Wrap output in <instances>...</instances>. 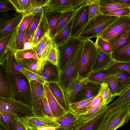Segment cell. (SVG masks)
I'll return each instance as SVG.
<instances>
[{"mask_svg": "<svg viewBox=\"0 0 130 130\" xmlns=\"http://www.w3.org/2000/svg\"><path fill=\"white\" fill-rule=\"evenodd\" d=\"M119 17L102 14L89 21L77 37L83 41L97 37Z\"/></svg>", "mask_w": 130, "mask_h": 130, "instance_id": "obj_1", "label": "cell"}, {"mask_svg": "<svg viewBox=\"0 0 130 130\" xmlns=\"http://www.w3.org/2000/svg\"><path fill=\"white\" fill-rule=\"evenodd\" d=\"M84 41L78 73L79 76L87 78L92 72L96 57L97 50L95 43L90 39Z\"/></svg>", "mask_w": 130, "mask_h": 130, "instance_id": "obj_2", "label": "cell"}, {"mask_svg": "<svg viewBox=\"0 0 130 130\" xmlns=\"http://www.w3.org/2000/svg\"><path fill=\"white\" fill-rule=\"evenodd\" d=\"M83 41L77 37L71 36L64 43L57 47L59 55L58 67L60 73L70 63Z\"/></svg>", "mask_w": 130, "mask_h": 130, "instance_id": "obj_3", "label": "cell"}, {"mask_svg": "<svg viewBox=\"0 0 130 130\" xmlns=\"http://www.w3.org/2000/svg\"><path fill=\"white\" fill-rule=\"evenodd\" d=\"M10 75L14 88V99L32 108L31 86L28 78L22 73L13 74Z\"/></svg>", "mask_w": 130, "mask_h": 130, "instance_id": "obj_4", "label": "cell"}, {"mask_svg": "<svg viewBox=\"0 0 130 130\" xmlns=\"http://www.w3.org/2000/svg\"><path fill=\"white\" fill-rule=\"evenodd\" d=\"M84 41H83L76 54L65 70L60 73L58 83L64 90L79 76V69Z\"/></svg>", "mask_w": 130, "mask_h": 130, "instance_id": "obj_5", "label": "cell"}, {"mask_svg": "<svg viewBox=\"0 0 130 130\" xmlns=\"http://www.w3.org/2000/svg\"><path fill=\"white\" fill-rule=\"evenodd\" d=\"M0 112L9 113L20 118L34 115L31 107L13 99L0 97Z\"/></svg>", "mask_w": 130, "mask_h": 130, "instance_id": "obj_6", "label": "cell"}, {"mask_svg": "<svg viewBox=\"0 0 130 130\" xmlns=\"http://www.w3.org/2000/svg\"><path fill=\"white\" fill-rule=\"evenodd\" d=\"M130 120V105L110 111L101 130H116Z\"/></svg>", "mask_w": 130, "mask_h": 130, "instance_id": "obj_7", "label": "cell"}, {"mask_svg": "<svg viewBox=\"0 0 130 130\" xmlns=\"http://www.w3.org/2000/svg\"><path fill=\"white\" fill-rule=\"evenodd\" d=\"M130 31V15L121 16L119 17L98 37L109 42L117 36Z\"/></svg>", "mask_w": 130, "mask_h": 130, "instance_id": "obj_8", "label": "cell"}, {"mask_svg": "<svg viewBox=\"0 0 130 130\" xmlns=\"http://www.w3.org/2000/svg\"><path fill=\"white\" fill-rule=\"evenodd\" d=\"M32 99V108L34 115L47 116L44 105L45 97L44 85L35 80L30 82Z\"/></svg>", "mask_w": 130, "mask_h": 130, "instance_id": "obj_9", "label": "cell"}, {"mask_svg": "<svg viewBox=\"0 0 130 130\" xmlns=\"http://www.w3.org/2000/svg\"><path fill=\"white\" fill-rule=\"evenodd\" d=\"M88 11V3L76 10L73 18L71 31V37H78L86 25L89 21Z\"/></svg>", "mask_w": 130, "mask_h": 130, "instance_id": "obj_10", "label": "cell"}, {"mask_svg": "<svg viewBox=\"0 0 130 130\" xmlns=\"http://www.w3.org/2000/svg\"><path fill=\"white\" fill-rule=\"evenodd\" d=\"M28 130H37L44 127H57L59 124L54 119L47 116H37L35 115L20 118Z\"/></svg>", "mask_w": 130, "mask_h": 130, "instance_id": "obj_11", "label": "cell"}, {"mask_svg": "<svg viewBox=\"0 0 130 130\" xmlns=\"http://www.w3.org/2000/svg\"><path fill=\"white\" fill-rule=\"evenodd\" d=\"M89 0H49L48 6L49 11L61 12L76 10L88 3Z\"/></svg>", "mask_w": 130, "mask_h": 130, "instance_id": "obj_12", "label": "cell"}, {"mask_svg": "<svg viewBox=\"0 0 130 130\" xmlns=\"http://www.w3.org/2000/svg\"><path fill=\"white\" fill-rule=\"evenodd\" d=\"M110 112L107 105L92 118L76 125L74 130H101Z\"/></svg>", "mask_w": 130, "mask_h": 130, "instance_id": "obj_13", "label": "cell"}, {"mask_svg": "<svg viewBox=\"0 0 130 130\" xmlns=\"http://www.w3.org/2000/svg\"><path fill=\"white\" fill-rule=\"evenodd\" d=\"M15 91L10 75L0 64V97L14 99Z\"/></svg>", "mask_w": 130, "mask_h": 130, "instance_id": "obj_14", "label": "cell"}, {"mask_svg": "<svg viewBox=\"0 0 130 130\" xmlns=\"http://www.w3.org/2000/svg\"><path fill=\"white\" fill-rule=\"evenodd\" d=\"M0 19V37L13 29L21 21L24 16L18 13H3Z\"/></svg>", "mask_w": 130, "mask_h": 130, "instance_id": "obj_15", "label": "cell"}, {"mask_svg": "<svg viewBox=\"0 0 130 130\" xmlns=\"http://www.w3.org/2000/svg\"><path fill=\"white\" fill-rule=\"evenodd\" d=\"M89 81L87 78H83L78 76L63 90L68 106L69 105L74 103L76 94Z\"/></svg>", "mask_w": 130, "mask_h": 130, "instance_id": "obj_16", "label": "cell"}, {"mask_svg": "<svg viewBox=\"0 0 130 130\" xmlns=\"http://www.w3.org/2000/svg\"><path fill=\"white\" fill-rule=\"evenodd\" d=\"M101 84L89 80L76 94L74 103L96 96L99 94Z\"/></svg>", "mask_w": 130, "mask_h": 130, "instance_id": "obj_17", "label": "cell"}, {"mask_svg": "<svg viewBox=\"0 0 130 130\" xmlns=\"http://www.w3.org/2000/svg\"><path fill=\"white\" fill-rule=\"evenodd\" d=\"M96 47L97 55L92 73L109 68L116 62L112 58L111 54L105 53Z\"/></svg>", "mask_w": 130, "mask_h": 130, "instance_id": "obj_18", "label": "cell"}, {"mask_svg": "<svg viewBox=\"0 0 130 130\" xmlns=\"http://www.w3.org/2000/svg\"><path fill=\"white\" fill-rule=\"evenodd\" d=\"M45 97L56 120L64 115L66 111L61 106L54 97L45 83L44 84Z\"/></svg>", "mask_w": 130, "mask_h": 130, "instance_id": "obj_19", "label": "cell"}, {"mask_svg": "<svg viewBox=\"0 0 130 130\" xmlns=\"http://www.w3.org/2000/svg\"><path fill=\"white\" fill-rule=\"evenodd\" d=\"M41 75L46 83L59 82L60 72L58 67L47 61L42 70Z\"/></svg>", "mask_w": 130, "mask_h": 130, "instance_id": "obj_20", "label": "cell"}, {"mask_svg": "<svg viewBox=\"0 0 130 130\" xmlns=\"http://www.w3.org/2000/svg\"><path fill=\"white\" fill-rule=\"evenodd\" d=\"M118 70L110 68L92 73L87 78L91 82L101 84L111 78L116 77Z\"/></svg>", "mask_w": 130, "mask_h": 130, "instance_id": "obj_21", "label": "cell"}, {"mask_svg": "<svg viewBox=\"0 0 130 130\" xmlns=\"http://www.w3.org/2000/svg\"><path fill=\"white\" fill-rule=\"evenodd\" d=\"M61 12L49 11L44 12L48 26L50 35L52 39L56 35L61 19Z\"/></svg>", "mask_w": 130, "mask_h": 130, "instance_id": "obj_22", "label": "cell"}, {"mask_svg": "<svg viewBox=\"0 0 130 130\" xmlns=\"http://www.w3.org/2000/svg\"><path fill=\"white\" fill-rule=\"evenodd\" d=\"M0 64L4 67L10 75L22 73L21 71L23 67L13 53H9L5 61L2 64Z\"/></svg>", "mask_w": 130, "mask_h": 130, "instance_id": "obj_23", "label": "cell"}, {"mask_svg": "<svg viewBox=\"0 0 130 130\" xmlns=\"http://www.w3.org/2000/svg\"><path fill=\"white\" fill-rule=\"evenodd\" d=\"M55 98L61 106L67 111L68 106L64 95L63 90L57 82L45 83Z\"/></svg>", "mask_w": 130, "mask_h": 130, "instance_id": "obj_24", "label": "cell"}, {"mask_svg": "<svg viewBox=\"0 0 130 130\" xmlns=\"http://www.w3.org/2000/svg\"><path fill=\"white\" fill-rule=\"evenodd\" d=\"M49 32L48 23L43 12L37 28L32 33L31 39L28 41L33 43L35 45L46 34Z\"/></svg>", "mask_w": 130, "mask_h": 130, "instance_id": "obj_25", "label": "cell"}, {"mask_svg": "<svg viewBox=\"0 0 130 130\" xmlns=\"http://www.w3.org/2000/svg\"><path fill=\"white\" fill-rule=\"evenodd\" d=\"M55 121L59 124V127L69 130H74L77 119L76 116L68 110Z\"/></svg>", "mask_w": 130, "mask_h": 130, "instance_id": "obj_26", "label": "cell"}, {"mask_svg": "<svg viewBox=\"0 0 130 130\" xmlns=\"http://www.w3.org/2000/svg\"><path fill=\"white\" fill-rule=\"evenodd\" d=\"M130 105V84L113 102L107 105L110 111Z\"/></svg>", "mask_w": 130, "mask_h": 130, "instance_id": "obj_27", "label": "cell"}, {"mask_svg": "<svg viewBox=\"0 0 130 130\" xmlns=\"http://www.w3.org/2000/svg\"><path fill=\"white\" fill-rule=\"evenodd\" d=\"M95 97L71 104L68 105V109L75 116L85 114Z\"/></svg>", "mask_w": 130, "mask_h": 130, "instance_id": "obj_28", "label": "cell"}, {"mask_svg": "<svg viewBox=\"0 0 130 130\" xmlns=\"http://www.w3.org/2000/svg\"><path fill=\"white\" fill-rule=\"evenodd\" d=\"M107 105L103 101L102 98L98 104L86 113L76 116L77 119L76 125L92 118L101 111Z\"/></svg>", "mask_w": 130, "mask_h": 130, "instance_id": "obj_29", "label": "cell"}, {"mask_svg": "<svg viewBox=\"0 0 130 130\" xmlns=\"http://www.w3.org/2000/svg\"><path fill=\"white\" fill-rule=\"evenodd\" d=\"M111 55L113 59L116 62H130V41L113 52Z\"/></svg>", "mask_w": 130, "mask_h": 130, "instance_id": "obj_30", "label": "cell"}, {"mask_svg": "<svg viewBox=\"0 0 130 130\" xmlns=\"http://www.w3.org/2000/svg\"><path fill=\"white\" fill-rule=\"evenodd\" d=\"M73 18L52 39L53 44L56 46L64 43L71 36V31Z\"/></svg>", "mask_w": 130, "mask_h": 130, "instance_id": "obj_31", "label": "cell"}, {"mask_svg": "<svg viewBox=\"0 0 130 130\" xmlns=\"http://www.w3.org/2000/svg\"><path fill=\"white\" fill-rule=\"evenodd\" d=\"M18 59L23 68L42 76L43 68L39 60L33 58Z\"/></svg>", "mask_w": 130, "mask_h": 130, "instance_id": "obj_32", "label": "cell"}, {"mask_svg": "<svg viewBox=\"0 0 130 130\" xmlns=\"http://www.w3.org/2000/svg\"><path fill=\"white\" fill-rule=\"evenodd\" d=\"M118 71L117 76L118 88L116 96H120L130 84V74L122 70Z\"/></svg>", "mask_w": 130, "mask_h": 130, "instance_id": "obj_33", "label": "cell"}, {"mask_svg": "<svg viewBox=\"0 0 130 130\" xmlns=\"http://www.w3.org/2000/svg\"><path fill=\"white\" fill-rule=\"evenodd\" d=\"M130 41V31L120 34L109 42L112 52L120 48Z\"/></svg>", "mask_w": 130, "mask_h": 130, "instance_id": "obj_34", "label": "cell"}, {"mask_svg": "<svg viewBox=\"0 0 130 130\" xmlns=\"http://www.w3.org/2000/svg\"><path fill=\"white\" fill-rule=\"evenodd\" d=\"M14 118L9 113L0 112L1 126L5 130H16Z\"/></svg>", "mask_w": 130, "mask_h": 130, "instance_id": "obj_35", "label": "cell"}, {"mask_svg": "<svg viewBox=\"0 0 130 130\" xmlns=\"http://www.w3.org/2000/svg\"><path fill=\"white\" fill-rule=\"evenodd\" d=\"M22 20L15 27L12 32L5 50V59L9 53H14L15 51L17 50L16 42L17 38L18 35V31Z\"/></svg>", "mask_w": 130, "mask_h": 130, "instance_id": "obj_36", "label": "cell"}, {"mask_svg": "<svg viewBox=\"0 0 130 130\" xmlns=\"http://www.w3.org/2000/svg\"><path fill=\"white\" fill-rule=\"evenodd\" d=\"M99 2L102 13L118 8H130L118 3L113 0H99Z\"/></svg>", "mask_w": 130, "mask_h": 130, "instance_id": "obj_37", "label": "cell"}, {"mask_svg": "<svg viewBox=\"0 0 130 130\" xmlns=\"http://www.w3.org/2000/svg\"><path fill=\"white\" fill-rule=\"evenodd\" d=\"M15 8L16 12L22 14L29 9L32 0H9Z\"/></svg>", "mask_w": 130, "mask_h": 130, "instance_id": "obj_38", "label": "cell"}, {"mask_svg": "<svg viewBox=\"0 0 130 130\" xmlns=\"http://www.w3.org/2000/svg\"><path fill=\"white\" fill-rule=\"evenodd\" d=\"M99 0H89L88 21L102 14L99 5Z\"/></svg>", "mask_w": 130, "mask_h": 130, "instance_id": "obj_39", "label": "cell"}, {"mask_svg": "<svg viewBox=\"0 0 130 130\" xmlns=\"http://www.w3.org/2000/svg\"><path fill=\"white\" fill-rule=\"evenodd\" d=\"M14 28L0 37V64H2L5 60V50Z\"/></svg>", "mask_w": 130, "mask_h": 130, "instance_id": "obj_40", "label": "cell"}, {"mask_svg": "<svg viewBox=\"0 0 130 130\" xmlns=\"http://www.w3.org/2000/svg\"><path fill=\"white\" fill-rule=\"evenodd\" d=\"M16 57L19 59L33 58L38 60L37 54L33 50H18L14 53Z\"/></svg>", "mask_w": 130, "mask_h": 130, "instance_id": "obj_41", "label": "cell"}, {"mask_svg": "<svg viewBox=\"0 0 130 130\" xmlns=\"http://www.w3.org/2000/svg\"><path fill=\"white\" fill-rule=\"evenodd\" d=\"M76 10L69 11L61 12V19L56 35L73 19Z\"/></svg>", "mask_w": 130, "mask_h": 130, "instance_id": "obj_42", "label": "cell"}, {"mask_svg": "<svg viewBox=\"0 0 130 130\" xmlns=\"http://www.w3.org/2000/svg\"><path fill=\"white\" fill-rule=\"evenodd\" d=\"M99 93L101 95L103 101L107 105L113 100L110 93L107 84L104 83L101 84Z\"/></svg>", "mask_w": 130, "mask_h": 130, "instance_id": "obj_43", "label": "cell"}, {"mask_svg": "<svg viewBox=\"0 0 130 130\" xmlns=\"http://www.w3.org/2000/svg\"><path fill=\"white\" fill-rule=\"evenodd\" d=\"M42 13L34 14L31 21L26 28V34L27 35L34 32L38 26Z\"/></svg>", "mask_w": 130, "mask_h": 130, "instance_id": "obj_44", "label": "cell"}, {"mask_svg": "<svg viewBox=\"0 0 130 130\" xmlns=\"http://www.w3.org/2000/svg\"><path fill=\"white\" fill-rule=\"evenodd\" d=\"M96 46L103 52L108 54H111L112 51L109 42L100 37H97L95 43Z\"/></svg>", "mask_w": 130, "mask_h": 130, "instance_id": "obj_45", "label": "cell"}, {"mask_svg": "<svg viewBox=\"0 0 130 130\" xmlns=\"http://www.w3.org/2000/svg\"><path fill=\"white\" fill-rule=\"evenodd\" d=\"M21 72L27 77L29 82L34 80L43 85L46 83L42 76L24 68L22 69Z\"/></svg>", "mask_w": 130, "mask_h": 130, "instance_id": "obj_46", "label": "cell"}, {"mask_svg": "<svg viewBox=\"0 0 130 130\" xmlns=\"http://www.w3.org/2000/svg\"><path fill=\"white\" fill-rule=\"evenodd\" d=\"M26 28L18 35L16 42L17 50L23 49L24 43L31 37L32 34L27 35L26 34Z\"/></svg>", "mask_w": 130, "mask_h": 130, "instance_id": "obj_47", "label": "cell"}, {"mask_svg": "<svg viewBox=\"0 0 130 130\" xmlns=\"http://www.w3.org/2000/svg\"><path fill=\"white\" fill-rule=\"evenodd\" d=\"M46 60L58 67V53L57 47L54 44L50 51L47 56Z\"/></svg>", "mask_w": 130, "mask_h": 130, "instance_id": "obj_48", "label": "cell"}, {"mask_svg": "<svg viewBox=\"0 0 130 130\" xmlns=\"http://www.w3.org/2000/svg\"><path fill=\"white\" fill-rule=\"evenodd\" d=\"M103 14L120 17L130 15V8L117 9L112 10L103 12Z\"/></svg>", "mask_w": 130, "mask_h": 130, "instance_id": "obj_49", "label": "cell"}, {"mask_svg": "<svg viewBox=\"0 0 130 130\" xmlns=\"http://www.w3.org/2000/svg\"><path fill=\"white\" fill-rule=\"evenodd\" d=\"M117 76L111 78L106 82L108 84L110 93L113 99L116 96L118 88Z\"/></svg>", "mask_w": 130, "mask_h": 130, "instance_id": "obj_50", "label": "cell"}, {"mask_svg": "<svg viewBox=\"0 0 130 130\" xmlns=\"http://www.w3.org/2000/svg\"><path fill=\"white\" fill-rule=\"evenodd\" d=\"M53 43L52 38L50 35V32L46 34L35 45L42 48H46L50 45Z\"/></svg>", "mask_w": 130, "mask_h": 130, "instance_id": "obj_51", "label": "cell"}, {"mask_svg": "<svg viewBox=\"0 0 130 130\" xmlns=\"http://www.w3.org/2000/svg\"><path fill=\"white\" fill-rule=\"evenodd\" d=\"M49 11L47 4L45 6L30 8L22 14L24 16H25L31 14L42 13L43 12H46Z\"/></svg>", "mask_w": 130, "mask_h": 130, "instance_id": "obj_52", "label": "cell"}, {"mask_svg": "<svg viewBox=\"0 0 130 130\" xmlns=\"http://www.w3.org/2000/svg\"><path fill=\"white\" fill-rule=\"evenodd\" d=\"M110 68L123 71L130 74V62H116Z\"/></svg>", "mask_w": 130, "mask_h": 130, "instance_id": "obj_53", "label": "cell"}, {"mask_svg": "<svg viewBox=\"0 0 130 130\" xmlns=\"http://www.w3.org/2000/svg\"><path fill=\"white\" fill-rule=\"evenodd\" d=\"M11 10L16 11L15 8L9 0L0 1V12Z\"/></svg>", "mask_w": 130, "mask_h": 130, "instance_id": "obj_54", "label": "cell"}, {"mask_svg": "<svg viewBox=\"0 0 130 130\" xmlns=\"http://www.w3.org/2000/svg\"><path fill=\"white\" fill-rule=\"evenodd\" d=\"M34 14L24 16L20 24L18 31V35L22 32L27 27L30 23Z\"/></svg>", "mask_w": 130, "mask_h": 130, "instance_id": "obj_55", "label": "cell"}, {"mask_svg": "<svg viewBox=\"0 0 130 130\" xmlns=\"http://www.w3.org/2000/svg\"><path fill=\"white\" fill-rule=\"evenodd\" d=\"M16 130H28L21 119L17 116H14Z\"/></svg>", "mask_w": 130, "mask_h": 130, "instance_id": "obj_56", "label": "cell"}, {"mask_svg": "<svg viewBox=\"0 0 130 130\" xmlns=\"http://www.w3.org/2000/svg\"><path fill=\"white\" fill-rule=\"evenodd\" d=\"M44 103L45 109L47 116L55 120L54 116L48 104L47 99L45 97L44 98Z\"/></svg>", "mask_w": 130, "mask_h": 130, "instance_id": "obj_57", "label": "cell"}, {"mask_svg": "<svg viewBox=\"0 0 130 130\" xmlns=\"http://www.w3.org/2000/svg\"><path fill=\"white\" fill-rule=\"evenodd\" d=\"M102 99V97L100 94H99L93 99L91 104L88 107L87 111L91 109L92 108L98 104Z\"/></svg>", "mask_w": 130, "mask_h": 130, "instance_id": "obj_58", "label": "cell"}, {"mask_svg": "<svg viewBox=\"0 0 130 130\" xmlns=\"http://www.w3.org/2000/svg\"><path fill=\"white\" fill-rule=\"evenodd\" d=\"M35 45L33 43L28 40L26 41L24 45L23 49L25 50L33 49Z\"/></svg>", "mask_w": 130, "mask_h": 130, "instance_id": "obj_59", "label": "cell"}, {"mask_svg": "<svg viewBox=\"0 0 130 130\" xmlns=\"http://www.w3.org/2000/svg\"><path fill=\"white\" fill-rule=\"evenodd\" d=\"M113 1L118 3L130 7V0H113Z\"/></svg>", "mask_w": 130, "mask_h": 130, "instance_id": "obj_60", "label": "cell"}, {"mask_svg": "<svg viewBox=\"0 0 130 130\" xmlns=\"http://www.w3.org/2000/svg\"><path fill=\"white\" fill-rule=\"evenodd\" d=\"M58 127V126H46L39 128L37 130H55L57 129Z\"/></svg>", "mask_w": 130, "mask_h": 130, "instance_id": "obj_61", "label": "cell"}, {"mask_svg": "<svg viewBox=\"0 0 130 130\" xmlns=\"http://www.w3.org/2000/svg\"><path fill=\"white\" fill-rule=\"evenodd\" d=\"M55 130H68V129H63V128H60V127H59V126H58V128Z\"/></svg>", "mask_w": 130, "mask_h": 130, "instance_id": "obj_62", "label": "cell"}, {"mask_svg": "<svg viewBox=\"0 0 130 130\" xmlns=\"http://www.w3.org/2000/svg\"><path fill=\"white\" fill-rule=\"evenodd\" d=\"M0 130H5L1 126H0Z\"/></svg>", "mask_w": 130, "mask_h": 130, "instance_id": "obj_63", "label": "cell"}]
</instances>
